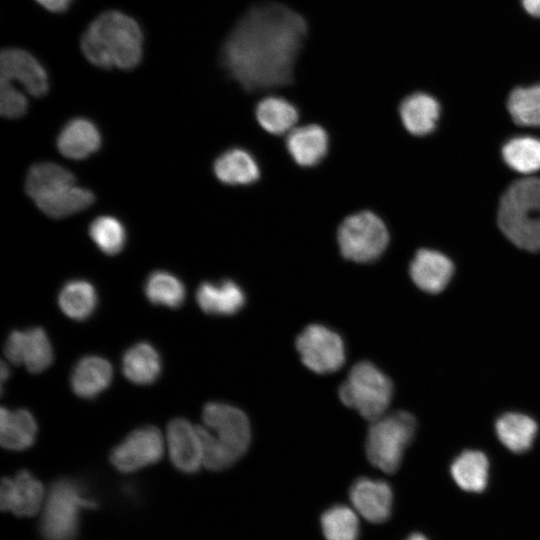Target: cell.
Masks as SVG:
<instances>
[{"instance_id": "1", "label": "cell", "mask_w": 540, "mask_h": 540, "mask_svg": "<svg viewBox=\"0 0 540 540\" xmlns=\"http://www.w3.org/2000/svg\"><path fill=\"white\" fill-rule=\"evenodd\" d=\"M307 34L304 18L279 3L257 5L226 38L221 62L247 91L288 84Z\"/></svg>"}, {"instance_id": "2", "label": "cell", "mask_w": 540, "mask_h": 540, "mask_svg": "<svg viewBox=\"0 0 540 540\" xmlns=\"http://www.w3.org/2000/svg\"><path fill=\"white\" fill-rule=\"evenodd\" d=\"M86 59L100 68L132 69L143 54V33L130 16L116 10L96 17L81 38Z\"/></svg>"}, {"instance_id": "3", "label": "cell", "mask_w": 540, "mask_h": 540, "mask_svg": "<svg viewBox=\"0 0 540 540\" xmlns=\"http://www.w3.org/2000/svg\"><path fill=\"white\" fill-rule=\"evenodd\" d=\"M202 420L204 425L197 427L206 468L215 471L226 469L245 454L251 441V426L240 408L210 402L203 408Z\"/></svg>"}, {"instance_id": "4", "label": "cell", "mask_w": 540, "mask_h": 540, "mask_svg": "<svg viewBox=\"0 0 540 540\" xmlns=\"http://www.w3.org/2000/svg\"><path fill=\"white\" fill-rule=\"evenodd\" d=\"M498 225L517 247L540 251L539 178H523L510 185L500 200Z\"/></svg>"}, {"instance_id": "5", "label": "cell", "mask_w": 540, "mask_h": 540, "mask_svg": "<svg viewBox=\"0 0 540 540\" xmlns=\"http://www.w3.org/2000/svg\"><path fill=\"white\" fill-rule=\"evenodd\" d=\"M341 402L363 418L374 421L383 416L393 397L391 379L370 361H360L349 371L338 389Z\"/></svg>"}, {"instance_id": "6", "label": "cell", "mask_w": 540, "mask_h": 540, "mask_svg": "<svg viewBox=\"0 0 540 540\" xmlns=\"http://www.w3.org/2000/svg\"><path fill=\"white\" fill-rule=\"evenodd\" d=\"M416 427L415 417L407 411L384 414L372 421L365 442L369 462L386 473L396 472Z\"/></svg>"}, {"instance_id": "7", "label": "cell", "mask_w": 540, "mask_h": 540, "mask_svg": "<svg viewBox=\"0 0 540 540\" xmlns=\"http://www.w3.org/2000/svg\"><path fill=\"white\" fill-rule=\"evenodd\" d=\"M96 506L75 481L61 479L50 488L40 522L44 540H73L79 528L82 509Z\"/></svg>"}, {"instance_id": "8", "label": "cell", "mask_w": 540, "mask_h": 540, "mask_svg": "<svg viewBox=\"0 0 540 540\" xmlns=\"http://www.w3.org/2000/svg\"><path fill=\"white\" fill-rule=\"evenodd\" d=\"M342 256L356 263H369L385 251L389 234L384 222L373 212L361 211L346 217L337 232Z\"/></svg>"}, {"instance_id": "9", "label": "cell", "mask_w": 540, "mask_h": 540, "mask_svg": "<svg viewBox=\"0 0 540 540\" xmlns=\"http://www.w3.org/2000/svg\"><path fill=\"white\" fill-rule=\"evenodd\" d=\"M296 349L303 364L317 374L338 371L346 359L342 337L322 324L306 326L296 338Z\"/></svg>"}, {"instance_id": "10", "label": "cell", "mask_w": 540, "mask_h": 540, "mask_svg": "<svg viewBox=\"0 0 540 540\" xmlns=\"http://www.w3.org/2000/svg\"><path fill=\"white\" fill-rule=\"evenodd\" d=\"M162 455V435L149 425L131 432L111 451L110 461L118 471L130 473L158 462Z\"/></svg>"}, {"instance_id": "11", "label": "cell", "mask_w": 540, "mask_h": 540, "mask_svg": "<svg viewBox=\"0 0 540 540\" xmlns=\"http://www.w3.org/2000/svg\"><path fill=\"white\" fill-rule=\"evenodd\" d=\"M4 352L10 362L23 364L31 373L44 371L54 358L49 338L40 327L12 331L6 340Z\"/></svg>"}, {"instance_id": "12", "label": "cell", "mask_w": 540, "mask_h": 540, "mask_svg": "<svg viewBox=\"0 0 540 540\" xmlns=\"http://www.w3.org/2000/svg\"><path fill=\"white\" fill-rule=\"evenodd\" d=\"M0 81H17L32 96L41 97L48 91V75L42 64L29 52L7 48L0 55Z\"/></svg>"}, {"instance_id": "13", "label": "cell", "mask_w": 540, "mask_h": 540, "mask_svg": "<svg viewBox=\"0 0 540 540\" xmlns=\"http://www.w3.org/2000/svg\"><path fill=\"white\" fill-rule=\"evenodd\" d=\"M169 454L181 472L192 474L203 464V446L198 427L183 418L170 421L167 427Z\"/></svg>"}, {"instance_id": "14", "label": "cell", "mask_w": 540, "mask_h": 540, "mask_svg": "<svg viewBox=\"0 0 540 540\" xmlns=\"http://www.w3.org/2000/svg\"><path fill=\"white\" fill-rule=\"evenodd\" d=\"M44 488L30 472L22 470L14 478H4L0 488L2 510L19 516L35 515L43 502Z\"/></svg>"}, {"instance_id": "15", "label": "cell", "mask_w": 540, "mask_h": 540, "mask_svg": "<svg viewBox=\"0 0 540 540\" xmlns=\"http://www.w3.org/2000/svg\"><path fill=\"white\" fill-rule=\"evenodd\" d=\"M350 500L363 518L373 523L386 521L392 510L393 493L383 480L361 477L350 488Z\"/></svg>"}, {"instance_id": "16", "label": "cell", "mask_w": 540, "mask_h": 540, "mask_svg": "<svg viewBox=\"0 0 540 540\" xmlns=\"http://www.w3.org/2000/svg\"><path fill=\"white\" fill-rule=\"evenodd\" d=\"M415 285L428 293L442 291L453 274L452 262L443 254L428 250H419L409 268Z\"/></svg>"}, {"instance_id": "17", "label": "cell", "mask_w": 540, "mask_h": 540, "mask_svg": "<svg viewBox=\"0 0 540 540\" xmlns=\"http://www.w3.org/2000/svg\"><path fill=\"white\" fill-rule=\"evenodd\" d=\"M200 309L210 315L230 316L239 312L246 303L243 289L232 280L203 282L196 291Z\"/></svg>"}, {"instance_id": "18", "label": "cell", "mask_w": 540, "mask_h": 540, "mask_svg": "<svg viewBox=\"0 0 540 540\" xmlns=\"http://www.w3.org/2000/svg\"><path fill=\"white\" fill-rule=\"evenodd\" d=\"M328 143L326 131L315 124L293 128L286 138L290 156L303 167L318 164L327 154Z\"/></svg>"}, {"instance_id": "19", "label": "cell", "mask_w": 540, "mask_h": 540, "mask_svg": "<svg viewBox=\"0 0 540 540\" xmlns=\"http://www.w3.org/2000/svg\"><path fill=\"white\" fill-rule=\"evenodd\" d=\"M111 364L99 356H86L75 365L71 374L73 392L83 399H93L111 383Z\"/></svg>"}, {"instance_id": "20", "label": "cell", "mask_w": 540, "mask_h": 540, "mask_svg": "<svg viewBox=\"0 0 540 540\" xmlns=\"http://www.w3.org/2000/svg\"><path fill=\"white\" fill-rule=\"evenodd\" d=\"M100 145L101 135L98 128L84 118L70 120L57 139V147L61 154L77 160L96 152Z\"/></svg>"}, {"instance_id": "21", "label": "cell", "mask_w": 540, "mask_h": 540, "mask_svg": "<svg viewBox=\"0 0 540 540\" xmlns=\"http://www.w3.org/2000/svg\"><path fill=\"white\" fill-rule=\"evenodd\" d=\"M161 359L157 350L147 342L131 346L122 357V371L131 382L139 385L154 383L161 373Z\"/></svg>"}, {"instance_id": "22", "label": "cell", "mask_w": 540, "mask_h": 540, "mask_svg": "<svg viewBox=\"0 0 540 540\" xmlns=\"http://www.w3.org/2000/svg\"><path fill=\"white\" fill-rule=\"evenodd\" d=\"M0 440L4 448L24 450L32 446L37 434V424L30 411L20 408H1Z\"/></svg>"}, {"instance_id": "23", "label": "cell", "mask_w": 540, "mask_h": 540, "mask_svg": "<svg viewBox=\"0 0 540 540\" xmlns=\"http://www.w3.org/2000/svg\"><path fill=\"white\" fill-rule=\"evenodd\" d=\"M400 117L407 131L422 136L430 133L439 117V103L425 93L407 96L400 105Z\"/></svg>"}, {"instance_id": "24", "label": "cell", "mask_w": 540, "mask_h": 540, "mask_svg": "<svg viewBox=\"0 0 540 540\" xmlns=\"http://www.w3.org/2000/svg\"><path fill=\"white\" fill-rule=\"evenodd\" d=\"M215 176L229 185H248L260 176L259 166L247 151L234 148L225 151L214 162Z\"/></svg>"}, {"instance_id": "25", "label": "cell", "mask_w": 540, "mask_h": 540, "mask_svg": "<svg viewBox=\"0 0 540 540\" xmlns=\"http://www.w3.org/2000/svg\"><path fill=\"white\" fill-rule=\"evenodd\" d=\"M74 184L75 177L69 170L55 163L42 162L28 171L25 190L36 201Z\"/></svg>"}, {"instance_id": "26", "label": "cell", "mask_w": 540, "mask_h": 540, "mask_svg": "<svg viewBox=\"0 0 540 540\" xmlns=\"http://www.w3.org/2000/svg\"><path fill=\"white\" fill-rule=\"evenodd\" d=\"M496 433L506 448L522 453L531 447L537 433V424L527 415L507 413L497 420Z\"/></svg>"}, {"instance_id": "27", "label": "cell", "mask_w": 540, "mask_h": 540, "mask_svg": "<svg viewBox=\"0 0 540 540\" xmlns=\"http://www.w3.org/2000/svg\"><path fill=\"white\" fill-rule=\"evenodd\" d=\"M94 199L91 191L74 184L34 202L46 215L63 218L86 209Z\"/></svg>"}, {"instance_id": "28", "label": "cell", "mask_w": 540, "mask_h": 540, "mask_svg": "<svg viewBox=\"0 0 540 540\" xmlns=\"http://www.w3.org/2000/svg\"><path fill=\"white\" fill-rule=\"evenodd\" d=\"M58 303L69 318L77 321L88 319L97 306V293L94 286L85 280H71L61 289Z\"/></svg>"}, {"instance_id": "29", "label": "cell", "mask_w": 540, "mask_h": 540, "mask_svg": "<svg viewBox=\"0 0 540 540\" xmlns=\"http://www.w3.org/2000/svg\"><path fill=\"white\" fill-rule=\"evenodd\" d=\"M488 467V460L482 452L468 450L454 460L451 475L461 489L481 492L487 484Z\"/></svg>"}, {"instance_id": "30", "label": "cell", "mask_w": 540, "mask_h": 540, "mask_svg": "<svg viewBox=\"0 0 540 540\" xmlns=\"http://www.w3.org/2000/svg\"><path fill=\"white\" fill-rule=\"evenodd\" d=\"M256 119L267 132L275 135L289 133L298 120L294 105L280 97L262 99L256 107Z\"/></svg>"}, {"instance_id": "31", "label": "cell", "mask_w": 540, "mask_h": 540, "mask_svg": "<svg viewBox=\"0 0 540 540\" xmlns=\"http://www.w3.org/2000/svg\"><path fill=\"white\" fill-rule=\"evenodd\" d=\"M145 295L155 305L180 307L185 299V286L175 275L166 271L152 272L144 286Z\"/></svg>"}, {"instance_id": "32", "label": "cell", "mask_w": 540, "mask_h": 540, "mask_svg": "<svg viewBox=\"0 0 540 540\" xmlns=\"http://www.w3.org/2000/svg\"><path fill=\"white\" fill-rule=\"evenodd\" d=\"M507 108L516 124L540 127V84L513 89Z\"/></svg>"}, {"instance_id": "33", "label": "cell", "mask_w": 540, "mask_h": 540, "mask_svg": "<svg viewBox=\"0 0 540 540\" xmlns=\"http://www.w3.org/2000/svg\"><path fill=\"white\" fill-rule=\"evenodd\" d=\"M322 532L326 540H357L359 521L355 511L345 505H335L321 516Z\"/></svg>"}, {"instance_id": "34", "label": "cell", "mask_w": 540, "mask_h": 540, "mask_svg": "<svg viewBox=\"0 0 540 540\" xmlns=\"http://www.w3.org/2000/svg\"><path fill=\"white\" fill-rule=\"evenodd\" d=\"M502 153L505 162L520 173L540 170V140L536 138H513L505 144Z\"/></svg>"}, {"instance_id": "35", "label": "cell", "mask_w": 540, "mask_h": 540, "mask_svg": "<svg viewBox=\"0 0 540 540\" xmlns=\"http://www.w3.org/2000/svg\"><path fill=\"white\" fill-rule=\"evenodd\" d=\"M89 235L97 247L107 255L118 254L126 242L123 224L115 217H97L89 227Z\"/></svg>"}, {"instance_id": "36", "label": "cell", "mask_w": 540, "mask_h": 540, "mask_svg": "<svg viewBox=\"0 0 540 540\" xmlns=\"http://www.w3.org/2000/svg\"><path fill=\"white\" fill-rule=\"evenodd\" d=\"M28 107L26 96L12 83L0 81V112L7 118L22 116Z\"/></svg>"}, {"instance_id": "37", "label": "cell", "mask_w": 540, "mask_h": 540, "mask_svg": "<svg viewBox=\"0 0 540 540\" xmlns=\"http://www.w3.org/2000/svg\"><path fill=\"white\" fill-rule=\"evenodd\" d=\"M42 7L48 11L59 13L67 10L72 0H36Z\"/></svg>"}, {"instance_id": "38", "label": "cell", "mask_w": 540, "mask_h": 540, "mask_svg": "<svg viewBox=\"0 0 540 540\" xmlns=\"http://www.w3.org/2000/svg\"><path fill=\"white\" fill-rule=\"evenodd\" d=\"M527 13L540 18V0H521Z\"/></svg>"}, {"instance_id": "39", "label": "cell", "mask_w": 540, "mask_h": 540, "mask_svg": "<svg viewBox=\"0 0 540 540\" xmlns=\"http://www.w3.org/2000/svg\"><path fill=\"white\" fill-rule=\"evenodd\" d=\"M406 540H427V538L422 534L413 533Z\"/></svg>"}]
</instances>
